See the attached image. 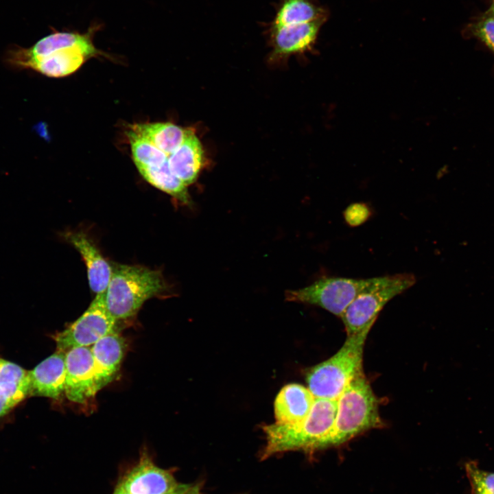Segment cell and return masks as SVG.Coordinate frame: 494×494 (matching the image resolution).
I'll return each instance as SVG.
<instances>
[{
  "mask_svg": "<svg viewBox=\"0 0 494 494\" xmlns=\"http://www.w3.org/2000/svg\"><path fill=\"white\" fill-rule=\"evenodd\" d=\"M314 399L309 389L301 384H290L283 386L274 401L275 423H300L309 414Z\"/></svg>",
  "mask_w": 494,
  "mask_h": 494,
  "instance_id": "16",
  "label": "cell"
},
{
  "mask_svg": "<svg viewBox=\"0 0 494 494\" xmlns=\"http://www.w3.org/2000/svg\"><path fill=\"white\" fill-rule=\"evenodd\" d=\"M130 128L148 139L167 156L182 143L186 129L169 122L137 124Z\"/></svg>",
  "mask_w": 494,
  "mask_h": 494,
  "instance_id": "17",
  "label": "cell"
},
{
  "mask_svg": "<svg viewBox=\"0 0 494 494\" xmlns=\"http://www.w3.org/2000/svg\"><path fill=\"white\" fill-rule=\"evenodd\" d=\"M486 13L494 16V0H493L491 7Z\"/></svg>",
  "mask_w": 494,
  "mask_h": 494,
  "instance_id": "27",
  "label": "cell"
},
{
  "mask_svg": "<svg viewBox=\"0 0 494 494\" xmlns=\"http://www.w3.org/2000/svg\"><path fill=\"white\" fill-rule=\"evenodd\" d=\"M369 215L368 207L361 203L351 204L344 211L345 220L351 226H358L364 223Z\"/></svg>",
  "mask_w": 494,
  "mask_h": 494,
  "instance_id": "24",
  "label": "cell"
},
{
  "mask_svg": "<svg viewBox=\"0 0 494 494\" xmlns=\"http://www.w3.org/2000/svg\"><path fill=\"white\" fill-rule=\"evenodd\" d=\"M336 410V399L315 397L309 414L300 423L264 425L266 445L261 458L289 451L307 452L327 448Z\"/></svg>",
  "mask_w": 494,
  "mask_h": 494,
  "instance_id": "2",
  "label": "cell"
},
{
  "mask_svg": "<svg viewBox=\"0 0 494 494\" xmlns=\"http://www.w3.org/2000/svg\"><path fill=\"white\" fill-rule=\"evenodd\" d=\"M179 484L169 471L155 464L144 451L139 462L122 476L117 486L130 494H169Z\"/></svg>",
  "mask_w": 494,
  "mask_h": 494,
  "instance_id": "10",
  "label": "cell"
},
{
  "mask_svg": "<svg viewBox=\"0 0 494 494\" xmlns=\"http://www.w3.org/2000/svg\"><path fill=\"white\" fill-rule=\"evenodd\" d=\"M465 469L473 494H494V473L480 469L473 461L467 462Z\"/></svg>",
  "mask_w": 494,
  "mask_h": 494,
  "instance_id": "22",
  "label": "cell"
},
{
  "mask_svg": "<svg viewBox=\"0 0 494 494\" xmlns=\"http://www.w3.org/2000/svg\"><path fill=\"white\" fill-rule=\"evenodd\" d=\"M471 36L482 42L494 54V16L486 13L469 27Z\"/></svg>",
  "mask_w": 494,
  "mask_h": 494,
  "instance_id": "23",
  "label": "cell"
},
{
  "mask_svg": "<svg viewBox=\"0 0 494 494\" xmlns=\"http://www.w3.org/2000/svg\"><path fill=\"white\" fill-rule=\"evenodd\" d=\"M117 322L106 308L104 294H97L77 320L55 335L56 351L65 353L73 348L91 346L103 337L117 332Z\"/></svg>",
  "mask_w": 494,
  "mask_h": 494,
  "instance_id": "8",
  "label": "cell"
},
{
  "mask_svg": "<svg viewBox=\"0 0 494 494\" xmlns=\"http://www.w3.org/2000/svg\"><path fill=\"white\" fill-rule=\"evenodd\" d=\"M200 484H189L187 489L182 494H200Z\"/></svg>",
  "mask_w": 494,
  "mask_h": 494,
  "instance_id": "26",
  "label": "cell"
},
{
  "mask_svg": "<svg viewBox=\"0 0 494 494\" xmlns=\"http://www.w3.org/2000/svg\"><path fill=\"white\" fill-rule=\"evenodd\" d=\"M64 395L72 402L88 404L99 391L91 346L73 348L64 353Z\"/></svg>",
  "mask_w": 494,
  "mask_h": 494,
  "instance_id": "9",
  "label": "cell"
},
{
  "mask_svg": "<svg viewBox=\"0 0 494 494\" xmlns=\"http://www.w3.org/2000/svg\"><path fill=\"white\" fill-rule=\"evenodd\" d=\"M64 353L56 351L28 371L29 395L59 399L64 395Z\"/></svg>",
  "mask_w": 494,
  "mask_h": 494,
  "instance_id": "13",
  "label": "cell"
},
{
  "mask_svg": "<svg viewBox=\"0 0 494 494\" xmlns=\"http://www.w3.org/2000/svg\"><path fill=\"white\" fill-rule=\"evenodd\" d=\"M324 19L296 25L270 27L273 59L285 58L309 49L315 43Z\"/></svg>",
  "mask_w": 494,
  "mask_h": 494,
  "instance_id": "11",
  "label": "cell"
},
{
  "mask_svg": "<svg viewBox=\"0 0 494 494\" xmlns=\"http://www.w3.org/2000/svg\"><path fill=\"white\" fill-rule=\"evenodd\" d=\"M0 392L14 407L29 395L28 371L0 358Z\"/></svg>",
  "mask_w": 494,
  "mask_h": 494,
  "instance_id": "20",
  "label": "cell"
},
{
  "mask_svg": "<svg viewBox=\"0 0 494 494\" xmlns=\"http://www.w3.org/2000/svg\"><path fill=\"white\" fill-rule=\"evenodd\" d=\"M370 329L347 336L331 357L307 373L308 388L314 397L337 399L345 388L363 373V352Z\"/></svg>",
  "mask_w": 494,
  "mask_h": 494,
  "instance_id": "4",
  "label": "cell"
},
{
  "mask_svg": "<svg viewBox=\"0 0 494 494\" xmlns=\"http://www.w3.org/2000/svg\"><path fill=\"white\" fill-rule=\"evenodd\" d=\"M324 18V11L311 0H282L270 27L301 24Z\"/></svg>",
  "mask_w": 494,
  "mask_h": 494,
  "instance_id": "19",
  "label": "cell"
},
{
  "mask_svg": "<svg viewBox=\"0 0 494 494\" xmlns=\"http://www.w3.org/2000/svg\"><path fill=\"white\" fill-rule=\"evenodd\" d=\"M126 134L137 168L160 166L167 161V156L143 136L130 128Z\"/></svg>",
  "mask_w": 494,
  "mask_h": 494,
  "instance_id": "21",
  "label": "cell"
},
{
  "mask_svg": "<svg viewBox=\"0 0 494 494\" xmlns=\"http://www.w3.org/2000/svg\"><path fill=\"white\" fill-rule=\"evenodd\" d=\"M112 268L104 302L108 313L117 321L132 318L147 300L167 290L159 270L119 263H113Z\"/></svg>",
  "mask_w": 494,
  "mask_h": 494,
  "instance_id": "3",
  "label": "cell"
},
{
  "mask_svg": "<svg viewBox=\"0 0 494 494\" xmlns=\"http://www.w3.org/2000/svg\"><path fill=\"white\" fill-rule=\"evenodd\" d=\"M64 240L73 246L82 256L86 267L91 290L97 294H104L112 274V264L103 257L91 239L83 231H67Z\"/></svg>",
  "mask_w": 494,
  "mask_h": 494,
  "instance_id": "12",
  "label": "cell"
},
{
  "mask_svg": "<svg viewBox=\"0 0 494 494\" xmlns=\"http://www.w3.org/2000/svg\"><path fill=\"white\" fill-rule=\"evenodd\" d=\"M381 277L369 279L324 277L312 284L285 292L288 301L320 307L341 317L347 307L361 293L375 286Z\"/></svg>",
  "mask_w": 494,
  "mask_h": 494,
  "instance_id": "7",
  "label": "cell"
},
{
  "mask_svg": "<svg viewBox=\"0 0 494 494\" xmlns=\"http://www.w3.org/2000/svg\"><path fill=\"white\" fill-rule=\"evenodd\" d=\"M416 281L415 276L409 273L381 277L375 286L359 294L340 317L347 336L370 329L386 304Z\"/></svg>",
  "mask_w": 494,
  "mask_h": 494,
  "instance_id": "6",
  "label": "cell"
},
{
  "mask_svg": "<svg viewBox=\"0 0 494 494\" xmlns=\"http://www.w3.org/2000/svg\"><path fill=\"white\" fill-rule=\"evenodd\" d=\"M124 338L110 333L91 346L99 390L111 382L118 373L126 351Z\"/></svg>",
  "mask_w": 494,
  "mask_h": 494,
  "instance_id": "14",
  "label": "cell"
},
{
  "mask_svg": "<svg viewBox=\"0 0 494 494\" xmlns=\"http://www.w3.org/2000/svg\"><path fill=\"white\" fill-rule=\"evenodd\" d=\"M189 484H180L179 486L177 487V489L174 491L172 493L169 494H181L183 493L187 488L188 487ZM113 494H130L129 493L124 491L121 488L117 486Z\"/></svg>",
  "mask_w": 494,
  "mask_h": 494,
  "instance_id": "25",
  "label": "cell"
},
{
  "mask_svg": "<svg viewBox=\"0 0 494 494\" xmlns=\"http://www.w3.org/2000/svg\"><path fill=\"white\" fill-rule=\"evenodd\" d=\"M142 177L150 184L167 193L185 205H191L187 186L170 171L167 161L160 166L137 168Z\"/></svg>",
  "mask_w": 494,
  "mask_h": 494,
  "instance_id": "18",
  "label": "cell"
},
{
  "mask_svg": "<svg viewBox=\"0 0 494 494\" xmlns=\"http://www.w3.org/2000/svg\"><path fill=\"white\" fill-rule=\"evenodd\" d=\"M92 33L56 32L30 47H11L4 60L14 69H30L50 78L65 77L100 54L93 43Z\"/></svg>",
  "mask_w": 494,
  "mask_h": 494,
  "instance_id": "1",
  "label": "cell"
},
{
  "mask_svg": "<svg viewBox=\"0 0 494 494\" xmlns=\"http://www.w3.org/2000/svg\"><path fill=\"white\" fill-rule=\"evenodd\" d=\"M170 171L187 186L193 183L204 163V151L195 132L186 129L185 138L180 146L167 156Z\"/></svg>",
  "mask_w": 494,
  "mask_h": 494,
  "instance_id": "15",
  "label": "cell"
},
{
  "mask_svg": "<svg viewBox=\"0 0 494 494\" xmlns=\"http://www.w3.org/2000/svg\"><path fill=\"white\" fill-rule=\"evenodd\" d=\"M182 493H181V494H182Z\"/></svg>",
  "mask_w": 494,
  "mask_h": 494,
  "instance_id": "28",
  "label": "cell"
},
{
  "mask_svg": "<svg viewBox=\"0 0 494 494\" xmlns=\"http://www.w3.org/2000/svg\"><path fill=\"white\" fill-rule=\"evenodd\" d=\"M337 410L327 447L383 425L378 400L364 375L354 379L336 399Z\"/></svg>",
  "mask_w": 494,
  "mask_h": 494,
  "instance_id": "5",
  "label": "cell"
}]
</instances>
